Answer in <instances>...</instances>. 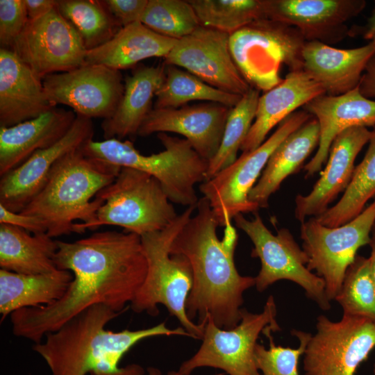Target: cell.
I'll return each instance as SVG.
<instances>
[{
  "label": "cell",
  "mask_w": 375,
  "mask_h": 375,
  "mask_svg": "<svg viewBox=\"0 0 375 375\" xmlns=\"http://www.w3.org/2000/svg\"><path fill=\"white\" fill-rule=\"evenodd\" d=\"M57 269L73 274L67 291L51 304L21 308L10 315L13 334L35 344L92 306L123 312L147 272L141 238L133 233L95 232L74 242L57 240Z\"/></svg>",
  "instance_id": "6da1fadb"
},
{
  "label": "cell",
  "mask_w": 375,
  "mask_h": 375,
  "mask_svg": "<svg viewBox=\"0 0 375 375\" xmlns=\"http://www.w3.org/2000/svg\"><path fill=\"white\" fill-rule=\"evenodd\" d=\"M197 212L174 238L172 254L190 262L193 284L186 302V313L199 323L210 317L221 328L231 329L241 319L244 292L256 284L255 277L239 274L234 261L238 234L232 223L224 226L219 239V224L208 199H199Z\"/></svg>",
  "instance_id": "7a4b0ae2"
},
{
  "label": "cell",
  "mask_w": 375,
  "mask_h": 375,
  "mask_svg": "<svg viewBox=\"0 0 375 375\" xmlns=\"http://www.w3.org/2000/svg\"><path fill=\"white\" fill-rule=\"evenodd\" d=\"M120 315L104 305L92 306L47 334L33 350L45 361L51 375H144L140 365H119L135 344L159 335L191 338L183 327L169 328L165 322L135 331L106 330L107 324Z\"/></svg>",
  "instance_id": "3957f363"
},
{
  "label": "cell",
  "mask_w": 375,
  "mask_h": 375,
  "mask_svg": "<svg viewBox=\"0 0 375 375\" xmlns=\"http://www.w3.org/2000/svg\"><path fill=\"white\" fill-rule=\"evenodd\" d=\"M82 148L58 161L44 187L20 212L42 220L52 238L84 233L102 204L96 195L121 169L85 154Z\"/></svg>",
  "instance_id": "277c9868"
},
{
  "label": "cell",
  "mask_w": 375,
  "mask_h": 375,
  "mask_svg": "<svg viewBox=\"0 0 375 375\" xmlns=\"http://www.w3.org/2000/svg\"><path fill=\"white\" fill-rule=\"evenodd\" d=\"M196 207H187L165 228L140 237L147 272L130 306L135 312L156 316L158 305H163L192 338L201 340L206 320L195 324L186 313V302L193 284L190 263L184 256L170 253L174 238Z\"/></svg>",
  "instance_id": "5b68a950"
},
{
  "label": "cell",
  "mask_w": 375,
  "mask_h": 375,
  "mask_svg": "<svg viewBox=\"0 0 375 375\" xmlns=\"http://www.w3.org/2000/svg\"><path fill=\"white\" fill-rule=\"evenodd\" d=\"M165 149L149 156L138 151L130 140L110 138L90 140L82 148L85 154L120 167L133 168L156 178L169 201L186 207L197 205L196 184L206 181L208 161L185 138L158 133Z\"/></svg>",
  "instance_id": "8992f818"
},
{
  "label": "cell",
  "mask_w": 375,
  "mask_h": 375,
  "mask_svg": "<svg viewBox=\"0 0 375 375\" xmlns=\"http://www.w3.org/2000/svg\"><path fill=\"white\" fill-rule=\"evenodd\" d=\"M95 197L102 204L85 231L112 225L141 237L165 228L178 215L160 182L133 168L121 167L115 180Z\"/></svg>",
  "instance_id": "52a82bcc"
},
{
  "label": "cell",
  "mask_w": 375,
  "mask_h": 375,
  "mask_svg": "<svg viewBox=\"0 0 375 375\" xmlns=\"http://www.w3.org/2000/svg\"><path fill=\"white\" fill-rule=\"evenodd\" d=\"M306 42L297 28L269 19L254 22L229 36L231 55L240 72L251 88L264 92L283 81L281 65L290 72L303 69Z\"/></svg>",
  "instance_id": "ba28073f"
},
{
  "label": "cell",
  "mask_w": 375,
  "mask_h": 375,
  "mask_svg": "<svg viewBox=\"0 0 375 375\" xmlns=\"http://www.w3.org/2000/svg\"><path fill=\"white\" fill-rule=\"evenodd\" d=\"M276 306L270 295L260 313L242 308L241 319L231 329L221 328L208 317L202 344L198 351L178 369L180 375H190L204 367L219 369L228 375H262L255 360V348L261 333L281 330L276 319Z\"/></svg>",
  "instance_id": "9c48e42d"
},
{
  "label": "cell",
  "mask_w": 375,
  "mask_h": 375,
  "mask_svg": "<svg viewBox=\"0 0 375 375\" xmlns=\"http://www.w3.org/2000/svg\"><path fill=\"white\" fill-rule=\"evenodd\" d=\"M312 116L306 110L295 111L256 149L242 153L232 164L211 178L199 190L212 208L219 226H226L238 214L256 212L259 207L250 201L249 194L278 146Z\"/></svg>",
  "instance_id": "30bf717a"
},
{
  "label": "cell",
  "mask_w": 375,
  "mask_h": 375,
  "mask_svg": "<svg viewBox=\"0 0 375 375\" xmlns=\"http://www.w3.org/2000/svg\"><path fill=\"white\" fill-rule=\"evenodd\" d=\"M253 214L252 219H247L243 214H238L233 219L253 244L251 257L260 260L261 268L255 277L257 290L262 292L276 281L289 280L301 286L320 308L328 310L331 303L326 295L325 283L308 269V257L290 231L283 228L274 235L258 211Z\"/></svg>",
  "instance_id": "8fae6325"
},
{
  "label": "cell",
  "mask_w": 375,
  "mask_h": 375,
  "mask_svg": "<svg viewBox=\"0 0 375 375\" xmlns=\"http://www.w3.org/2000/svg\"><path fill=\"white\" fill-rule=\"evenodd\" d=\"M374 223L375 199L358 216L340 226H325L315 217L301 223L302 249L308 257L307 267L324 280L330 301L339 292L358 250L369 244Z\"/></svg>",
  "instance_id": "7c38bea8"
},
{
  "label": "cell",
  "mask_w": 375,
  "mask_h": 375,
  "mask_svg": "<svg viewBox=\"0 0 375 375\" xmlns=\"http://www.w3.org/2000/svg\"><path fill=\"white\" fill-rule=\"evenodd\" d=\"M374 349L372 320L343 314L333 322L321 315L303 353V369L306 375H355Z\"/></svg>",
  "instance_id": "4fadbf2b"
},
{
  "label": "cell",
  "mask_w": 375,
  "mask_h": 375,
  "mask_svg": "<svg viewBox=\"0 0 375 375\" xmlns=\"http://www.w3.org/2000/svg\"><path fill=\"white\" fill-rule=\"evenodd\" d=\"M10 51L42 79L85 65L87 53L80 34L57 7L28 19Z\"/></svg>",
  "instance_id": "5bb4252c"
},
{
  "label": "cell",
  "mask_w": 375,
  "mask_h": 375,
  "mask_svg": "<svg viewBox=\"0 0 375 375\" xmlns=\"http://www.w3.org/2000/svg\"><path fill=\"white\" fill-rule=\"evenodd\" d=\"M42 83L56 106H67L76 115L90 119L110 117L119 103L124 88L120 71L92 64L47 75Z\"/></svg>",
  "instance_id": "9a60e30c"
},
{
  "label": "cell",
  "mask_w": 375,
  "mask_h": 375,
  "mask_svg": "<svg viewBox=\"0 0 375 375\" xmlns=\"http://www.w3.org/2000/svg\"><path fill=\"white\" fill-rule=\"evenodd\" d=\"M230 34L199 26L177 40L164 63L183 69L223 91L243 96L251 86L240 72L229 47Z\"/></svg>",
  "instance_id": "2e32d148"
},
{
  "label": "cell",
  "mask_w": 375,
  "mask_h": 375,
  "mask_svg": "<svg viewBox=\"0 0 375 375\" xmlns=\"http://www.w3.org/2000/svg\"><path fill=\"white\" fill-rule=\"evenodd\" d=\"M92 119L76 115L67 133L52 146L36 151L15 169L1 176L0 204L20 212L45 185L54 165L69 153L93 140Z\"/></svg>",
  "instance_id": "e0dca14e"
},
{
  "label": "cell",
  "mask_w": 375,
  "mask_h": 375,
  "mask_svg": "<svg viewBox=\"0 0 375 375\" xmlns=\"http://www.w3.org/2000/svg\"><path fill=\"white\" fill-rule=\"evenodd\" d=\"M365 0H268V19L297 28L306 42L335 44L349 36L347 22L365 8Z\"/></svg>",
  "instance_id": "ac0fdd59"
},
{
  "label": "cell",
  "mask_w": 375,
  "mask_h": 375,
  "mask_svg": "<svg viewBox=\"0 0 375 375\" xmlns=\"http://www.w3.org/2000/svg\"><path fill=\"white\" fill-rule=\"evenodd\" d=\"M231 108L212 102L174 108H153L137 135L146 137L167 132L181 135L209 162L219 149Z\"/></svg>",
  "instance_id": "d6986e66"
},
{
  "label": "cell",
  "mask_w": 375,
  "mask_h": 375,
  "mask_svg": "<svg viewBox=\"0 0 375 375\" xmlns=\"http://www.w3.org/2000/svg\"><path fill=\"white\" fill-rule=\"evenodd\" d=\"M371 133L366 127L354 126L335 138L326 167L312 190L306 195L296 197L294 217L299 222L322 215L338 194L345 191L354 172L356 158L369 142Z\"/></svg>",
  "instance_id": "ffe728a7"
},
{
  "label": "cell",
  "mask_w": 375,
  "mask_h": 375,
  "mask_svg": "<svg viewBox=\"0 0 375 375\" xmlns=\"http://www.w3.org/2000/svg\"><path fill=\"white\" fill-rule=\"evenodd\" d=\"M317 119L319 141L314 156L304 166L306 178L319 172L326 162L335 138L354 126H375V101L366 98L358 87L340 95L322 94L303 106Z\"/></svg>",
  "instance_id": "44dd1931"
},
{
  "label": "cell",
  "mask_w": 375,
  "mask_h": 375,
  "mask_svg": "<svg viewBox=\"0 0 375 375\" xmlns=\"http://www.w3.org/2000/svg\"><path fill=\"white\" fill-rule=\"evenodd\" d=\"M42 83L10 50L0 49V126H12L56 108Z\"/></svg>",
  "instance_id": "7402d4cb"
},
{
  "label": "cell",
  "mask_w": 375,
  "mask_h": 375,
  "mask_svg": "<svg viewBox=\"0 0 375 375\" xmlns=\"http://www.w3.org/2000/svg\"><path fill=\"white\" fill-rule=\"evenodd\" d=\"M375 55V43L352 49H336L318 41L306 42L303 70L324 89L337 96L358 87L366 67Z\"/></svg>",
  "instance_id": "603a6c76"
},
{
  "label": "cell",
  "mask_w": 375,
  "mask_h": 375,
  "mask_svg": "<svg viewBox=\"0 0 375 375\" xmlns=\"http://www.w3.org/2000/svg\"><path fill=\"white\" fill-rule=\"evenodd\" d=\"M76 117L72 110L56 107L16 125L0 126V176L21 165L36 151L57 142L69 130Z\"/></svg>",
  "instance_id": "cb8c5ba5"
},
{
  "label": "cell",
  "mask_w": 375,
  "mask_h": 375,
  "mask_svg": "<svg viewBox=\"0 0 375 375\" xmlns=\"http://www.w3.org/2000/svg\"><path fill=\"white\" fill-rule=\"evenodd\" d=\"M324 94L323 88L303 69L290 72L278 85L260 96L254 121L240 150L245 153L258 148L275 126Z\"/></svg>",
  "instance_id": "d4e9b609"
},
{
  "label": "cell",
  "mask_w": 375,
  "mask_h": 375,
  "mask_svg": "<svg viewBox=\"0 0 375 375\" xmlns=\"http://www.w3.org/2000/svg\"><path fill=\"white\" fill-rule=\"evenodd\" d=\"M166 65L141 67L126 78L122 97L113 112L103 119L104 140L138 134V130L152 110V100L165 77Z\"/></svg>",
  "instance_id": "484cf974"
},
{
  "label": "cell",
  "mask_w": 375,
  "mask_h": 375,
  "mask_svg": "<svg viewBox=\"0 0 375 375\" xmlns=\"http://www.w3.org/2000/svg\"><path fill=\"white\" fill-rule=\"evenodd\" d=\"M319 141V126L312 117L290 134L272 153L249 194L250 201L259 208H267L270 197L288 176L299 170L305 160L318 147Z\"/></svg>",
  "instance_id": "4316f807"
},
{
  "label": "cell",
  "mask_w": 375,
  "mask_h": 375,
  "mask_svg": "<svg viewBox=\"0 0 375 375\" xmlns=\"http://www.w3.org/2000/svg\"><path fill=\"white\" fill-rule=\"evenodd\" d=\"M176 42L137 22L122 27L105 44L87 51L85 64L101 65L120 71L149 58H165Z\"/></svg>",
  "instance_id": "83f0119b"
},
{
  "label": "cell",
  "mask_w": 375,
  "mask_h": 375,
  "mask_svg": "<svg viewBox=\"0 0 375 375\" xmlns=\"http://www.w3.org/2000/svg\"><path fill=\"white\" fill-rule=\"evenodd\" d=\"M73 274L56 269L41 274H23L0 269L1 321L14 311L48 306L58 301L67 291Z\"/></svg>",
  "instance_id": "f1b7e54d"
},
{
  "label": "cell",
  "mask_w": 375,
  "mask_h": 375,
  "mask_svg": "<svg viewBox=\"0 0 375 375\" xmlns=\"http://www.w3.org/2000/svg\"><path fill=\"white\" fill-rule=\"evenodd\" d=\"M57 240L47 233H31L10 224H0V267L23 274H41L57 269L54 258Z\"/></svg>",
  "instance_id": "f546056e"
},
{
  "label": "cell",
  "mask_w": 375,
  "mask_h": 375,
  "mask_svg": "<svg viewBox=\"0 0 375 375\" xmlns=\"http://www.w3.org/2000/svg\"><path fill=\"white\" fill-rule=\"evenodd\" d=\"M367 150L355 167L351 180L339 201L315 217L327 227L344 225L358 216L375 197V126L371 131Z\"/></svg>",
  "instance_id": "4dcf8cb0"
},
{
  "label": "cell",
  "mask_w": 375,
  "mask_h": 375,
  "mask_svg": "<svg viewBox=\"0 0 375 375\" xmlns=\"http://www.w3.org/2000/svg\"><path fill=\"white\" fill-rule=\"evenodd\" d=\"M242 97L211 86L178 67L166 65L165 80L156 92L154 108H179L192 101L217 103L233 108Z\"/></svg>",
  "instance_id": "1f68e13d"
},
{
  "label": "cell",
  "mask_w": 375,
  "mask_h": 375,
  "mask_svg": "<svg viewBox=\"0 0 375 375\" xmlns=\"http://www.w3.org/2000/svg\"><path fill=\"white\" fill-rule=\"evenodd\" d=\"M57 8L78 32L87 51L105 44L122 28L104 1L58 0Z\"/></svg>",
  "instance_id": "d6a6232c"
},
{
  "label": "cell",
  "mask_w": 375,
  "mask_h": 375,
  "mask_svg": "<svg viewBox=\"0 0 375 375\" xmlns=\"http://www.w3.org/2000/svg\"><path fill=\"white\" fill-rule=\"evenodd\" d=\"M201 26L232 34L268 19V0H188Z\"/></svg>",
  "instance_id": "836d02e7"
},
{
  "label": "cell",
  "mask_w": 375,
  "mask_h": 375,
  "mask_svg": "<svg viewBox=\"0 0 375 375\" xmlns=\"http://www.w3.org/2000/svg\"><path fill=\"white\" fill-rule=\"evenodd\" d=\"M260 91L251 88L233 107L226 122L222 142L215 156L208 162L206 181L232 164L254 121Z\"/></svg>",
  "instance_id": "e575fe53"
},
{
  "label": "cell",
  "mask_w": 375,
  "mask_h": 375,
  "mask_svg": "<svg viewBox=\"0 0 375 375\" xmlns=\"http://www.w3.org/2000/svg\"><path fill=\"white\" fill-rule=\"evenodd\" d=\"M335 300L343 314L364 317L375 323V283L368 258L356 256L347 269Z\"/></svg>",
  "instance_id": "d590c367"
},
{
  "label": "cell",
  "mask_w": 375,
  "mask_h": 375,
  "mask_svg": "<svg viewBox=\"0 0 375 375\" xmlns=\"http://www.w3.org/2000/svg\"><path fill=\"white\" fill-rule=\"evenodd\" d=\"M140 22L158 34L176 40L201 26L188 0H149Z\"/></svg>",
  "instance_id": "8d00e7d4"
},
{
  "label": "cell",
  "mask_w": 375,
  "mask_h": 375,
  "mask_svg": "<svg viewBox=\"0 0 375 375\" xmlns=\"http://www.w3.org/2000/svg\"><path fill=\"white\" fill-rule=\"evenodd\" d=\"M291 333L299 341V345L296 349L276 346L272 333L265 335L269 339L268 349L257 343L255 360L262 375H299V358L303 354L312 334L299 330H292Z\"/></svg>",
  "instance_id": "74e56055"
},
{
  "label": "cell",
  "mask_w": 375,
  "mask_h": 375,
  "mask_svg": "<svg viewBox=\"0 0 375 375\" xmlns=\"http://www.w3.org/2000/svg\"><path fill=\"white\" fill-rule=\"evenodd\" d=\"M28 21L24 0H0L1 49H11Z\"/></svg>",
  "instance_id": "f35d334b"
},
{
  "label": "cell",
  "mask_w": 375,
  "mask_h": 375,
  "mask_svg": "<svg viewBox=\"0 0 375 375\" xmlns=\"http://www.w3.org/2000/svg\"><path fill=\"white\" fill-rule=\"evenodd\" d=\"M149 0H106L108 9L124 27L140 22Z\"/></svg>",
  "instance_id": "ab89813d"
},
{
  "label": "cell",
  "mask_w": 375,
  "mask_h": 375,
  "mask_svg": "<svg viewBox=\"0 0 375 375\" xmlns=\"http://www.w3.org/2000/svg\"><path fill=\"white\" fill-rule=\"evenodd\" d=\"M0 224L12 225L23 228L31 233H47V228L38 217L15 212L0 204Z\"/></svg>",
  "instance_id": "60d3db41"
},
{
  "label": "cell",
  "mask_w": 375,
  "mask_h": 375,
  "mask_svg": "<svg viewBox=\"0 0 375 375\" xmlns=\"http://www.w3.org/2000/svg\"><path fill=\"white\" fill-rule=\"evenodd\" d=\"M360 93L366 98H375V55L369 61L358 85Z\"/></svg>",
  "instance_id": "b9f144b4"
},
{
  "label": "cell",
  "mask_w": 375,
  "mask_h": 375,
  "mask_svg": "<svg viewBox=\"0 0 375 375\" xmlns=\"http://www.w3.org/2000/svg\"><path fill=\"white\" fill-rule=\"evenodd\" d=\"M28 19L39 18L57 7L58 0H24Z\"/></svg>",
  "instance_id": "7bdbcfd3"
},
{
  "label": "cell",
  "mask_w": 375,
  "mask_h": 375,
  "mask_svg": "<svg viewBox=\"0 0 375 375\" xmlns=\"http://www.w3.org/2000/svg\"><path fill=\"white\" fill-rule=\"evenodd\" d=\"M349 35H360L362 38L375 43V7L363 26L349 28Z\"/></svg>",
  "instance_id": "ee69618b"
},
{
  "label": "cell",
  "mask_w": 375,
  "mask_h": 375,
  "mask_svg": "<svg viewBox=\"0 0 375 375\" xmlns=\"http://www.w3.org/2000/svg\"><path fill=\"white\" fill-rule=\"evenodd\" d=\"M369 244L371 247V253L368 259L369 261L371 273L375 283V236H372Z\"/></svg>",
  "instance_id": "f6af8a7d"
},
{
  "label": "cell",
  "mask_w": 375,
  "mask_h": 375,
  "mask_svg": "<svg viewBox=\"0 0 375 375\" xmlns=\"http://www.w3.org/2000/svg\"><path fill=\"white\" fill-rule=\"evenodd\" d=\"M147 375H162L161 371L153 367H149L147 369ZM166 375H180L178 371H171L169 372ZM217 375H222V374H217Z\"/></svg>",
  "instance_id": "bcb514c9"
},
{
  "label": "cell",
  "mask_w": 375,
  "mask_h": 375,
  "mask_svg": "<svg viewBox=\"0 0 375 375\" xmlns=\"http://www.w3.org/2000/svg\"><path fill=\"white\" fill-rule=\"evenodd\" d=\"M372 236H375V223L373 226L372 230Z\"/></svg>",
  "instance_id": "7dc6e473"
},
{
  "label": "cell",
  "mask_w": 375,
  "mask_h": 375,
  "mask_svg": "<svg viewBox=\"0 0 375 375\" xmlns=\"http://www.w3.org/2000/svg\"><path fill=\"white\" fill-rule=\"evenodd\" d=\"M374 375H375V363L374 365V369H373Z\"/></svg>",
  "instance_id": "c3c4849f"
}]
</instances>
